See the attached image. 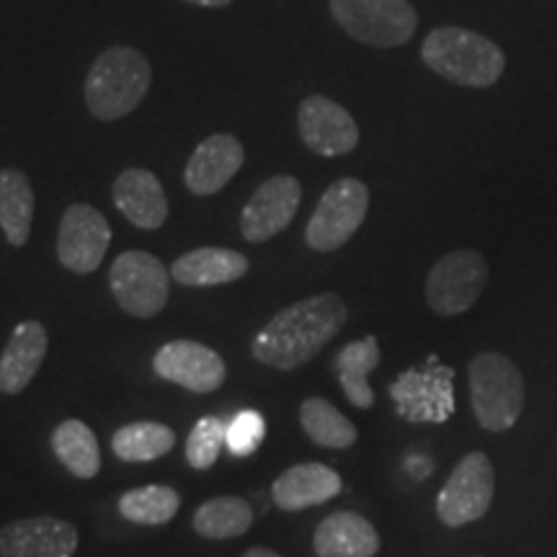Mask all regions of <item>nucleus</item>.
I'll return each instance as SVG.
<instances>
[{
    "instance_id": "nucleus-29",
    "label": "nucleus",
    "mask_w": 557,
    "mask_h": 557,
    "mask_svg": "<svg viewBox=\"0 0 557 557\" xmlns=\"http://www.w3.org/2000/svg\"><path fill=\"white\" fill-rule=\"evenodd\" d=\"M227 442V423L220 416H205L194 423L189 438H186V462L191 470L205 472L214 468L220 451Z\"/></svg>"
},
{
    "instance_id": "nucleus-26",
    "label": "nucleus",
    "mask_w": 557,
    "mask_h": 557,
    "mask_svg": "<svg viewBox=\"0 0 557 557\" xmlns=\"http://www.w3.org/2000/svg\"><path fill=\"white\" fill-rule=\"evenodd\" d=\"M173 447H176V434L160 421L127 423L111 436V451L122 462H156Z\"/></svg>"
},
{
    "instance_id": "nucleus-3",
    "label": "nucleus",
    "mask_w": 557,
    "mask_h": 557,
    "mask_svg": "<svg viewBox=\"0 0 557 557\" xmlns=\"http://www.w3.org/2000/svg\"><path fill=\"white\" fill-rule=\"evenodd\" d=\"M421 58L444 81L468 88L496 86L506 70V54L496 41L459 26H438L431 32L423 39Z\"/></svg>"
},
{
    "instance_id": "nucleus-9",
    "label": "nucleus",
    "mask_w": 557,
    "mask_h": 557,
    "mask_svg": "<svg viewBox=\"0 0 557 557\" xmlns=\"http://www.w3.org/2000/svg\"><path fill=\"white\" fill-rule=\"evenodd\" d=\"M496 496V470L483 451H470L457 462L436 498V517L451 529L483 519Z\"/></svg>"
},
{
    "instance_id": "nucleus-8",
    "label": "nucleus",
    "mask_w": 557,
    "mask_h": 557,
    "mask_svg": "<svg viewBox=\"0 0 557 557\" xmlns=\"http://www.w3.org/2000/svg\"><path fill=\"white\" fill-rule=\"evenodd\" d=\"M491 278L485 256L480 250H451L434 263L426 276V302L438 318H455L468 312L483 295Z\"/></svg>"
},
{
    "instance_id": "nucleus-2",
    "label": "nucleus",
    "mask_w": 557,
    "mask_h": 557,
    "mask_svg": "<svg viewBox=\"0 0 557 557\" xmlns=\"http://www.w3.org/2000/svg\"><path fill=\"white\" fill-rule=\"evenodd\" d=\"M152 83L148 58L135 47H109L86 75V107L99 122H116L143 103Z\"/></svg>"
},
{
    "instance_id": "nucleus-5",
    "label": "nucleus",
    "mask_w": 557,
    "mask_h": 557,
    "mask_svg": "<svg viewBox=\"0 0 557 557\" xmlns=\"http://www.w3.org/2000/svg\"><path fill=\"white\" fill-rule=\"evenodd\" d=\"M109 287L127 315L150 320L169 305L171 271L148 250H124L111 263Z\"/></svg>"
},
{
    "instance_id": "nucleus-4",
    "label": "nucleus",
    "mask_w": 557,
    "mask_h": 557,
    "mask_svg": "<svg viewBox=\"0 0 557 557\" xmlns=\"http://www.w3.org/2000/svg\"><path fill=\"white\" fill-rule=\"evenodd\" d=\"M524 377L511 359L483 351L470 361V403L478 423L491 434L517 426L524 410Z\"/></svg>"
},
{
    "instance_id": "nucleus-30",
    "label": "nucleus",
    "mask_w": 557,
    "mask_h": 557,
    "mask_svg": "<svg viewBox=\"0 0 557 557\" xmlns=\"http://www.w3.org/2000/svg\"><path fill=\"white\" fill-rule=\"evenodd\" d=\"M263 436H267V421L259 410H240L227 423L225 447L235 457H250L263 444Z\"/></svg>"
},
{
    "instance_id": "nucleus-28",
    "label": "nucleus",
    "mask_w": 557,
    "mask_h": 557,
    "mask_svg": "<svg viewBox=\"0 0 557 557\" xmlns=\"http://www.w3.org/2000/svg\"><path fill=\"white\" fill-rule=\"evenodd\" d=\"M116 508H120V517L132 524L163 527L178 513L181 496L171 485H143L124 493Z\"/></svg>"
},
{
    "instance_id": "nucleus-31",
    "label": "nucleus",
    "mask_w": 557,
    "mask_h": 557,
    "mask_svg": "<svg viewBox=\"0 0 557 557\" xmlns=\"http://www.w3.org/2000/svg\"><path fill=\"white\" fill-rule=\"evenodd\" d=\"M191 5H201V9H225L233 0H186Z\"/></svg>"
},
{
    "instance_id": "nucleus-10",
    "label": "nucleus",
    "mask_w": 557,
    "mask_h": 557,
    "mask_svg": "<svg viewBox=\"0 0 557 557\" xmlns=\"http://www.w3.org/2000/svg\"><path fill=\"white\" fill-rule=\"evenodd\" d=\"M455 372L442 367L436 357L426 367H416L403 372L389 385V398L395 400L398 416L410 423H442L455 413Z\"/></svg>"
},
{
    "instance_id": "nucleus-23",
    "label": "nucleus",
    "mask_w": 557,
    "mask_h": 557,
    "mask_svg": "<svg viewBox=\"0 0 557 557\" xmlns=\"http://www.w3.org/2000/svg\"><path fill=\"white\" fill-rule=\"evenodd\" d=\"M34 222V189L24 171H0V230L13 248L29 243Z\"/></svg>"
},
{
    "instance_id": "nucleus-22",
    "label": "nucleus",
    "mask_w": 557,
    "mask_h": 557,
    "mask_svg": "<svg viewBox=\"0 0 557 557\" xmlns=\"http://www.w3.org/2000/svg\"><path fill=\"white\" fill-rule=\"evenodd\" d=\"M382 351L374 336H364L359 341L346 344L333 359V369H336V377L344 387V395L351 406L361 410H369L374 406V393L369 387V374L380 367Z\"/></svg>"
},
{
    "instance_id": "nucleus-24",
    "label": "nucleus",
    "mask_w": 557,
    "mask_h": 557,
    "mask_svg": "<svg viewBox=\"0 0 557 557\" xmlns=\"http://www.w3.org/2000/svg\"><path fill=\"white\" fill-rule=\"evenodd\" d=\"M52 451L60 465L70 475L90 480L101 472V447L99 438L90 431L88 423L78 418H65L58 429L52 431Z\"/></svg>"
},
{
    "instance_id": "nucleus-25",
    "label": "nucleus",
    "mask_w": 557,
    "mask_h": 557,
    "mask_svg": "<svg viewBox=\"0 0 557 557\" xmlns=\"http://www.w3.org/2000/svg\"><path fill=\"white\" fill-rule=\"evenodd\" d=\"M191 527L205 540H233L253 527V508L240 496L207 498L191 517Z\"/></svg>"
},
{
    "instance_id": "nucleus-1",
    "label": "nucleus",
    "mask_w": 557,
    "mask_h": 557,
    "mask_svg": "<svg viewBox=\"0 0 557 557\" xmlns=\"http://www.w3.org/2000/svg\"><path fill=\"white\" fill-rule=\"evenodd\" d=\"M348 308L333 292L312 295L308 299L278 310L250 341V354L263 367L278 372H295L308 364L338 336L346 325Z\"/></svg>"
},
{
    "instance_id": "nucleus-12",
    "label": "nucleus",
    "mask_w": 557,
    "mask_h": 557,
    "mask_svg": "<svg viewBox=\"0 0 557 557\" xmlns=\"http://www.w3.org/2000/svg\"><path fill=\"white\" fill-rule=\"evenodd\" d=\"M152 372L160 380L199 395L218 393L227 380L225 359L214 348L189 338H178L160 346L152 357Z\"/></svg>"
},
{
    "instance_id": "nucleus-15",
    "label": "nucleus",
    "mask_w": 557,
    "mask_h": 557,
    "mask_svg": "<svg viewBox=\"0 0 557 557\" xmlns=\"http://www.w3.org/2000/svg\"><path fill=\"white\" fill-rule=\"evenodd\" d=\"M78 529L60 517H26L0 527V557H73Z\"/></svg>"
},
{
    "instance_id": "nucleus-13",
    "label": "nucleus",
    "mask_w": 557,
    "mask_h": 557,
    "mask_svg": "<svg viewBox=\"0 0 557 557\" xmlns=\"http://www.w3.org/2000/svg\"><path fill=\"white\" fill-rule=\"evenodd\" d=\"M302 205V184L295 176L263 181L240 212V233L248 243H267L284 233Z\"/></svg>"
},
{
    "instance_id": "nucleus-7",
    "label": "nucleus",
    "mask_w": 557,
    "mask_h": 557,
    "mask_svg": "<svg viewBox=\"0 0 557 557\" xmlns=\"http://www.w3.org/2000/svg\"><path fill=\"white\" fill-rule=\"evenodd\" d=\"M369 212V189L359 178H338L320 197L315 212L308 220L305 243L318 253L344 248L354 233L364 225Z\"/></svg>"
},
{
    "instance_id": "nucleus-21",
    "label": "nucleus",
    "mask_w": 557,
    "mask_h": 557,
    "mask_svg": "<svg viewBox=\"0 0 557 557\" xmlns=\"http://www.w3.org/2000/svg\"><path fill=\"white\" fill-rule=\"evenodd\" d=\"M312 549L318 557H374L380 553V534L359 513L336 511L318 524Z\"/></svg>"
},
{
    "instance_id": "nucleus-16",
    "label": "nucleus",
    "mask_w": 557,
    "mask_h": 557,
    "mask_svg": "<svg viewBox=\"0 0 557 557\" xmlns=\"http://www.w3.org/2000/svg\"><path fill=\"white\" fill-rule=\"evenodd\" d=\"M243 145L233 135H212L197 145L184 169V184L194 197H212L243 169Z\"/></svg>"
},
{
    "instance_id": "nucleus-19",
    "label": "nucleus",
    "mask_w": 557,
    "mask_h": 557,
    "mask_svg": "<svg viewBox=\"0 0 557 557\" xmlns=\"http://www.w3.org/2000/svg\"><path fill=\"white\" fill-rule=\"evenodd\" d=\"M111 197L129 225L139 230H158L169 220V197L163 184L148 169H127L111 186Z\"/></svg>"
},
{
    "instance_id": "nucleus-14",
    "label": "nucleus",
    "mask_w": 557,
    "mask_h": 557,
    "mask_svg": "<svg viewBox=\"0 0 557 557\" xmlns=\"http://www.w3.org/2000/svg\"><path fill=\"white\" fill-rule=\"evenodd\" d=\"M297 129L308 150L320 158L348 156L359 145L354 116L329 96H308L297 109Z\"/></svg>"
},
{
    "instance_id": "nucleus-20",
    "label": "nucleus",
    "mask_w": 557,
    "mask_h": 557,
    "mask_svg": "<svg viewBox=\"0 0 557 557\" xmlns=\"http://www.w3.org/2000/svg\"><path fill=\"white\" fill-rule=\"evenodd\" d=\"M248 274V259L233 248L207 246L178 256L171 267V278L181 287H220Z\"/></svg>"
},
{
    "instance_id": "nucleus-27",
    "label": "nucleus",
    "mask_w": 557,
    "mask_h": 557,
    "mask_svg": "<svg viewBox=\"0 0 557 557\" xmlns=\"http://www.w3.org/2000/svg\"><path fill=\"white\" fill-rule=\"evenodd\" d=\"M299 426L323 449H348L359 438L357 426L325 398H308L299 406Z\"/></svg>"
},
{
    "instance_id": "nucleus-6",
    "label": "nucleus",
    "mask_w": 557,
    "mask_h": 557,
    "mask_svg": "<svg viewBox=\"0 0 557 557\" xmlns=\"http://www.w3.org/2000/svg\"><path fill=\"white\" fill-rule=\"evenodd\" d=\"M331 13L348 37L377 50L408 45L418 26L408 0H331Z\"/></svg>"
},
{
    "instance_id": "nucleus-32",
    "label": "nucleus",
    "mask_w": 557,
    "mask_h": 557,
    "mask_svg": "<svg viewBox=\"0 0 557 557\" xmlns=\"http://www.w3.org/2000/svg\"><path fill=\"white\" fill-rule=\"evenodd\" d=\"M240 557H282V555L274 553V549H269V547H250Z\"/></svg>"
},
{
    "instance_id": "nucleus-17",
    "label": "nucleus",
    "mask_w": 557,
    "mask_h": 557,
    "mask_svg": "<svg viewBox=\"0 0 557 557\" xmlns=\"http://www.w3.org/2000/svg\"><path fill=\"white\" fill-rule=\"evenodd\" d=\"M47 348H50V333L39 320L18 323L9 336L3 354H0V393H24L45 364Z\"/></svg>"
},
{
    "instance_id": "nucleus-18",
    "label": "nucleus",
    "mask_w": 557,
    "mask_h": 557,
    "mask_svg": "<svg viewBox=\"0 0 557 557\" xmlns=\"http://www.w3.org/2000/svg\"><path fill=\"white\" fill-rule=\"evenodd\" d=\"M344 491V480L323 462H302L284 470L271 485V498L276 508L295 513L305 508L329 504Z\"/></svg>"
},
{
    "instance_id": "nucleus-11",
    "label": "nucleus",
    "mask_w": 557,
    "mask_h": 557,
    "mask_svg": "<svg viewBox=\"0 0 557 557\" xmlns=\"http://www.w3.org/2000/svg\"><path fill=\"white\" fill-rule=\"evenodd\" d=\"M111 225L96 207L70 205L58 230V259L73 274H94L107 259Z\"/></svg>"
}]
</instances>
